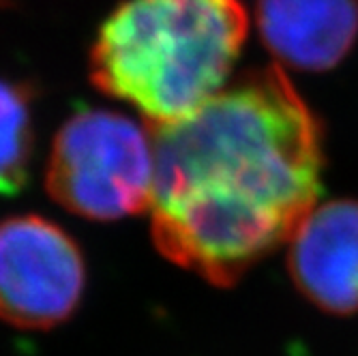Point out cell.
I'll return each mask as SVG.
<instances>
[{"label":"cell","instance_id":"obj_1","mask_svg":"<svg viewBox=\"0 0 358 356\" xmlns=\"http://www.w3.org/2000/svg\"><path fill=\"white\" fill-rule=\"evenodd\" d=\"M150 129L152 241L213 285H234L315 208L322 127L279 67Z\"/></svg>","mask_w":358,"mask_h":356},{"label":"cell","instance_id":"obj_2","mask_svg":"<svg viewBox=\"0 0 358 356\" xmlns=\"http://www.w3.org/2000/svg\"><path fill=\"white\" fill-rule=\"evenodd\" d=\"M245 37L238 0H127L99 30L90 76L150 124H168L221 92Z\"/></svg>","mask_w":358,"mask_h":356},{"label":"cell","instance_id":"obj_3","mask_svg":"<svg viewBox=\"0 0 358 356\" xmlns=\"http://www.w3.org/2000/svg\"><path fill=\"white\" fill-rule=\"evenodd\" d=\"M152 180V140L122 114L78 112L54 138L48 191L80 217L116 221L150 208Z\"/></svg>","mask_w":358,"mask_h":356},{"label":"cell","instance_id":"obj_4","mask_svg":"<svg viewBox=\"0 0 358 356\" xmlns=\"http://www.w3.org/2000/svg\"><path fill=\"white\" fill-rule=\"evenodd\" d=\"M84 285L82 251L60 225L39 215L0 221V320L48 331L71 318Z\"/></svg>","mask_w":358,"mask_h":356},{"label":"cell","instance_id":"obj_5","mask_svg":"<svg viewBox=\"0 0 358 356\" xmlns=\"http://www.w3.org/2000/svg\"><path fill=\"white\" fill-rule=\"evenodd\" d=\"M287 269L301 294L322 311L358 313V202L315 206L289 238Z\"/></svg>","mask_w":358,"mask_h":356},{"label":"cell","instance_id":"obj_6","mask_svg":"<svg viewBox=\"0 0 358 356\" xmlns=\"http://www.w3.org/2000/svg\"><path fill=\"white\" fill-rule=\"evenodd\" d=\"M257 28L287 67L327 71L358 37V0H259Z\"/></svg>","mask_w":358,"mask_h":356},{"label":"cell","instance_id":"obj_7","mask_svg":"<svg viewBox=\"0 0 358 356\" xmlns=\"http://www.w3.org/2000/svg\"><path fill=\"white\" fill-rule=\"evenodd\" d=\"M30 108L26 86L0 80V196H13L28 180L35 138Z\"/></svg>","mask_w":358,"mask_h":356}]
</instances>
